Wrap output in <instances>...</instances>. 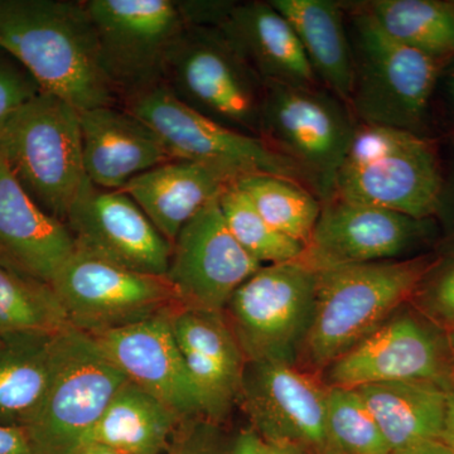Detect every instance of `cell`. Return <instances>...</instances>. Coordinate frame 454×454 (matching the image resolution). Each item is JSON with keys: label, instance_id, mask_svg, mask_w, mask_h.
I'll use <instances>...</instances> for the list:
<instances>
[{"label": "cell", "instance_id": "26", "mask_svg": "<svg viewBox=\"0 0 454 454\" xmlns=\"http://www.w3.org/2000/svg\"><path fill=\"white\" fill-rule=\"evenodd\" d=\"M55 336L0 337V426L26 429L40 413L52 378Z\"/></svg>", "mask_w": 454, "mask_h": 454}, {"label": "cell", "instance_id": "40", "mask_svg": "<svg viewBox=\"0 0 454 454\" xmlns=\"http://www.w3.org/2000/svg\"><path fill=\"white\" fill-rule=\"evenodd\" d=\"M442 441L448 446L454 448V379L447 387L446 420H444V432Z\"/></svg>", "mask_w": 454, "mask_h": 454}, {"label": "cell", "instance_id": "15", "mask_svg": "<svg viewBox=\"0 0 454 454\" xmlns=\"http://www.w3.org/2000/svg\"><path fill=\"white\" fill-rule=\"evenodd\" d=\"M65 223L76 249L139 273L168 271L172 247L124 191L95 186L86 177Z\"/></svg>", "mask_w": 454, "mask_h": 454}, {"label": "cell", "instance_id": "32", "mask_svg": "<svg viewBox=\"0 0 454 454\" xmlns=\"http://www.w3.org/2000/svg\"><path fill=\"white\" fill-rule=\"evenodd\" d=\"M219 205L230 232L260 264H280L300 258L303 245L269 225L234 182L221 192Z\"/></svg>", "mask_w": 454, "mask_h": 454}, {"label": "cell", "instance_id": "3", "mask_svg": "<svg viewBox=\"0 0 454 454\" xmlns=\"http://www.w3.org/2000/svg\"><path fill=\"white\" fill-rule=\"evenodd\" d=\"M442 182L437 138L357 122L330 199L434 219Z\"/></svg>", "mask_w": 454, "mask_h": 454}, {"label": "cell", "instance_id": "36", "mask_svg": "<svg viewBox=\"0 0 454 454\" xmlns=\"http://www.w3.org/2000/svg\"><path fill=\"white\" fill-rule=\"evenodd\" d=\"M439 104L454 136V59L446 66L439 79L434 103Z\"/></svg>", "mask_w": 454, "mask_h": 454}, {"label": "cell", "instance_id": "33", "mask_svg": "<svg viewBox=\"0 0 454 454\" xmlns=\"http://www.w3.org/2000/svg\"><path fill=\"white\" fill-rule=\"evenodd\" d=\"M41 92V86L26 67L0 49V129L20 107Z\"/></svg>", "mask_w": 454, "mask_h": 454}, {"label": "cell", "instance_id": "8", "mask_svg": "<svg viewBox=\"0 0 454 454\" xmlns=\"http://www.w3.org/2000/svg\"><path fill=\"white\" fill-rule=\"evenodd\" d=\"M128 381L89 333L53 339L52 378L40 413L25 429L35 454H70Z\"/></svg>", "mask_w": 454, "mask_h": 454}, {"label": "cell", "instance_id": "37", "mask_svg": "<svg viewBox=\"0 0 454 454\" xmlns=\"http://www.w3.org/2000/svg\"><path fill=\"white\" fill-rule=\"evenodd\" d=\"M0 454H35L25 429L0 426Z\"/></svg>", "mask_w": 454, "mask_h": 454}, {"label": "cell", "instance_id": "22", "mask_svg": "<svg viewBox=\"0 0 454 454\" xmlns=\"http://www.w3.org/2000/svg\"><path fill=\"white\" fill-rule=\"evenodd\" d=\"M74 252L66 223L42 210L0 160V265L51 286Z\"/></svg>", "mask_w": 454, "mask_h": 454}, {"label": "cell", "instance_id": "19", "mask_svg": "<svg viewBox=\"0 0 454 454\" xmlns=\"http://www.w3.org/2000/svg\"><path fill=\"white\" fill-rule=\"evenodd\" d=\"M170 325L201 415L223 419L239 400L247 364L225 313L182 307L170 315Z\"/></svg>", "mask_w": 454, "mask_h": 454}, {"label": "cell", "instance_id": "31", "mask_svg": "<svg viewBox=\"0 0 454 454\" xmlns=\"http://www.w3.org/2000/svg\"><path fill=\"white\" fill-rule=\"evenodd\" d=\"M380 429L355 389L327 387L325 454H389Z\"/></svg>", "mask_w": 454, "mask_h": 454}, {"label": "cell", "instance_id": "11", "mask_svg": "<svg viewBox=\"0 0 454 454\" xmlns=\"http://www.w3.org/2000/svg\"><path fill=\"white\" fill-rule=\"evenodd\" d=\"M98 59L119 103L162 85L170 47L186 28L176 0H83Z\"/></svg>", "mask_w": 454, "mask_h": 454}, {"label": "cell", "instance_id": "25", "mask_svg": "<svg viewBox=\"0 0 454 454\" xmlns=\"http://www.w3.org/2000/svg\"><path fill=\"white\" fill-rule=\"evenodd\" d=\"M390 452L442 439L447 389L437 382L390 381L357 387Z\"/></svg>", "mask_w": 454, "mask_h": 454}, {"label": "cell", "instance_id": "12", "mask_svg": "<svg viewBox=\"0 0 454 454\" xmlns=\"http://www.w3.org/2000/svg\"><path fill=\"white\" fill-rule=\"evenodd\" d=\"M51 286L71 327L89 334L170 315L184 307L167 277L130 270L79 249Z\"/></svg>", "mask_w": 454, "mask_h": 454}, {"label": "cell", "instance_id": "6", "mask_svg": "<svg viewBox=\"0 0 454 454\" xmlns=\"http://www.w3.org/2000/svg\"><path fill=\"white\" fill-rule=\"evenodd\" d=\"M162 85L210 121L262 139L265 83L215 27L182 31L167 56Z\"/></svg>", "mask_w": 454, "mask_h": 454}, {"label": "cell", "instance_id": "4", "mask_svg": "<svg viewBox=\"0 0 454 454\" xmlns=\"http://www.w3.org/2000/svg\"><path fill=\"white\" fill-rule=\"evenodd\" d=\"M354 88L349 110L361 124L381 125L433 136V103L441 74L439 61L399 43L352 5Z\"/></svg>", "mask_w": 454, "mask_h": 454}, {"label": "cell", "instance_id": "23", "mask_svg": "<svg viewBox=\"0 0 454 454\" xmlns=\"http://www.w3.org/2000/svg\"><path fill=\"white\" fill-rule=\"evenodd\" d=\"M229 184L206 167L173 160L137 176L121 191L138 203L172 247L188 221L219 199Z\"/></svg>", "mask_w": 454, "mask_h": 454}, {"label": "cell", "instance_id": "1", "mask_svg": "<svg viewBox=\"0 0 454 454\" xmlns=\"http://www.w3.org/2000/svg\"><path fill=\"white\" fill-rule=\"evenodd\" d=\"M0 49L79 112L119 106L83 0H0Z\"/></svg>", "mask_w": 454, "mask_h": 454}, {"label": "cell", "instance_id": "28", "mask_svg": "<svg viewBox=\"0 0 454 454\" xmlns=\"http://www.w3.org/2000/svg\"><path fill=\"white\" fill-rule=\"evenodd\" d=\"M352 5L399 43L439 61H453L454 0H370Z\"/></svg>", "mask_w": 454, "mask_h": 454}, {"label": "cell", "instance_id": "45", "mask_svg": "<svg viewBox=\"0 0 454 454\" xmlns=\"http://www.w3.org/2000/svg\"><path fill=\"white\" fill-rule=\"evenodd\" d=\"M453 450H454V448H453Z\"/></svg>", "mask_w": 454, "mask_h": 454}, {"label": "cell", "instance_id": "2", "mask_svg": "<svg viewBox=\"0 0 454 454\" xmlns=\"http://www.w3.org/2000/svg\"><path fill=\"white\" fill-rule=\"evenodd\" d=\"M437 260L428 254L317 273L312 321L300 348L307 365L325 369L378 330L413 297Z\"/></svg>", "mask_w": 454, "mask_h": 454}, {"label": "cell", "instance_id": "29", "mask_svg": "<svg viewBox=\"0 0 454 454\" xmlns=\"http://www.w3.org/2000/svg\"><path fill=\"white\" fill-rule=\"evenodd\" d=\"M234 184L269 225L306 247L312 238L322 201L310 188L273 175H252Z\"/></svg>", "mask_w": 454, "mask_h": 454}, {"label": "cell", "instance_id": "14", "mask_svg": "<svg viewBox=\"0 0 454 454\" xmlns=\"http://www.w3.org/2000/svg\"><path fill=\"white\" fill-rule=\"evenodd\" d=\"M434 219L330 199L298 262L310 270L393 260L428 240Z\"/></svg>", "mask_w": 454, "mask_h": 454}, {"label": "cell", "instance_id": "10", "mask_svg": "<svg viewBox=\"0 0 454 454\" xmlns=\"http://www.w3.org/2000/svg\"><path fill=\"white\" fill-rule=\"evenodd\" d=\"M317 273L298 260L262 265L223 309L245 360L294 363L309 333Z\"/></svg>", "mask_w": 454, "mask_h": 454}, {"label": "cell", "instance_id": "34", "mask_svg": "<svg viewBox=\"0 0 454 454\" xmlns=\"http://www.w3.org/2000/svg\"><path fill=\"white\" fill-rule=\"evenodd\" d=\"M422 286H426V301L430 309L454 325V256L438 258Z\"/></svg>", "mask_w": 454, "mask_h": 454}, {"label": "cell", "instance_id": "16", "mask_svg": "<svg viewBox=\"0 0 454 454\" xmlns=\"http://www.w3.org/2000/svg\"><path fill=\"white\" fill-rule=\"evenodd\" d=\"M260 267L230 232L216 199L179 232L166 277L186 309L223 310Z\"/></svg>", "mask_w": 454, "mask_h": 454}, {"label": "cell", "instance_id": "27", "mask_svg": "<svg viewBox=\"0 0 454 454\" xmlns=\"http://www.w3.org/2000/svg\"><path fill=\"white\" fill-rule=\"evenodd\" d=\"M179 422L177 415L160 400L128 380L80 444H104L136 454H164Z\"/></svg>", "mask_w": 454, "mask_h": 454}, {"label": "cell", "instance_id": "42", "mask_svg": "<svg viewBox=\"0 0 454 454\" xmlns=\"http://www.w3.org/2000/svg\"><path fill=\"white\" fill-rule=\"evenodd\" d=\"M262 454H309L307 450H301L292 444L265 443L262 442Z\"/></svg>", "mask_w": 454, "mask_h": 454}, {"label": "cell", "instance_id": "13", "mask_svg": "<svg viewBox=\"0 0 454 454\" xmlns=\"http://www.w3.org/2000/svg\"><path fill=\"white\" fill-rule=\"evenodd\" d=\"M325 394L327 387L294 363L249 361L238 402L265 443L325 454Z\"/></svg>", "mask_w": 454, "mask_h": 454}, {"label": "cell", "instance_id": "43", "mask_svg": "<svg viewBox=\"0 0 454 454\" xmlns=\"http://www.w3.org/2000/svg\"><path fill=\"white\" fill-rule=\"evenodd\" d=\"M450 348L454 356V327L452 333L450 334Z\"/></svg>", "mask_w": 454, "mask_h": 454}, {"label": "cell", "instance_id": "20", "mask_svg": "<svg viewBox=\"0 0 454 454\" xmlns=\"http://www.w3.org/2000/svg\"><path fill=\"white\" fill-rule=\"evenodd\" d=\"M79 114L83 170L95 186L122 190L137 176L173 160L157 133L124 107Z\"/></svg>", "mask_w": 454, "mask_h": 454}, {"label": "cell", "instance_id": "24", "mask_svg": "<svg viewBox=\"0 0 454 454\" xmlns=\"http://www.w3.org/2000/svg\"><path fill=\"white\" fill-rule=\"evenodd\" d=\"M288 20L317 80L349 109L354 88V53L343 4L333 0H270Z\"/></svg>", "mask_w": 454, "mask_h": 454}, {"label": "cell", "instance_id": "39", "mask_svg": "<svg viewBox=\"0 0 454 454\" xmlns=\"http://www.w3.org/2000/svg\"><path fill=\"white\" fill-rule=\"evenodd\" d=\"M389 454H454V450L442 439H433V441H424L413 446L393 450Z\"/></svg>", "mask_w": 454, "mask_h": 454}, {"label": "cell", "instance_id": "17", "mask_svg": "<svg viewBox=\"0 0 454 454\" xmlns=\"http://www.w3.org/2000/svg\"><path fill=\"white\" fill-rule=\"evenodd\" d=\"M328 369V387L343 389L390 381L437 382L447 389L454 379L441 340L411 315L391 316Z\"/></svg>", "mask_w": 454, "mask_h": 454}, {"label": "cell", "instance_id": "44", "mask_svg": "<svg viewBox=\"0 0 454 454\" xmlns=\"http://www.w3.org/2000/svg\"><path fill=\"white\" fill-rule=\"evenodd\" d=\"M0 342H2V339H0Z\"/></svg>", "mask_w": 454, "mask_h": 454}, {"label": "cell", "instance_id": "9", "mask_svg": "<svg viewBox=\"0 0 454 454\" xmlns=\"http://www.w3.org/2000/svg\"><path fill=\"white\" fill-rule=\"evenodd\" d=\"M119 106L157 133L172 160L200 164L229 182L273 175L309 188L301 170L264 140L210 121L178 101L163 85L124 98Z\"/></svg>", "mask_w": 454, "mask_h": 454}, {"label": "cell", "instance_id": "38", "mask_svg": "<svg viewBox=\"0 0 454 454\" xmlns=\"http://www.w3.org/2000/svg\"><path fill=\"white\" fill-rule=\"evenodd\" d=\"M223 454H262V441L253 429L239 433Z\"/></svg>", "mask_w": 454, "mask_h": 454}, {"label": "cell", "instance_id": "35", "mask_svg": "<svg viewBox=\"0 0 454 454\" xmlns=\"http://www.w3.org/2000/svg\"><path fill=\"white\" fill-rule=\"evenodd\" d=\"M448 146L450 149L448 158L444 157L441 152L443 182H442L441 196H439L435 217L454 220V136H450V142Z\"/></svg>", "mask_w": 454, "mask_h": 454}, {"label": "cell", "instance_id": "30", "mask_svg": "<svg viewBox=\"0 0 454 454\" xmlns=\"http://www.w3.org/2000/svg\"><path fill=\"white\" fill-rule=\"evenodd\" d=\"M71 327L50 284L0 265V337L55 336Z\"/></svg>", "mask_w": 454, "mask_h": 454}, {"label": "cell", "instance_id": "18", "mask_svg": "<svg viewBox=\"0 0 454 454\" xmlns=\"http://www.w3.org/2000/svg\"><path fill=\"white\" fill-rule=\"evenodd\" d=\"M170 315L90 336L128 380L184 420L201 415V408L173 334Z\"/></svg>", "mask_w": 454, "mask_h": 454}, {"label": "cell", "instance_id": "21", "mask_svg": "<svg viewBox=\"0 0 454 454\" xmlns=\"http://www.w3.org/2000/svg\"><path fill=\"white\" fill-rule=\"evenodd\" d=\"M214 27L262 82L322 86L294 29L270 2H226Z\"/></svg>", "mask_w": 454, "mask_h": 454}, {"label": "cell", "instance_id": "7", "mask_svg": "<svg viewBox=\"0 0 454 454\" xmlns=\"http://www.w3.org/2000/svg\"><path fill=\"white\" fill-rule=\"evenodd\" d=\"M356 128L351 110L321 86L265 83L260 138L301 170L322 202L333 195Z\"/></svg>", "mask_w": 454, "mask_h": 454}, {"label": "cell", "instance_id": "41", "mask_svg": "<svg viewBox=\"0 0 454 454\" xmlns=\"http://www.w3.org/2000/svg\"><path fill=\"white\" fill-rule=\"evenodd\" d=\"M70 454H136L116 450V448L104 446L98 443H82L74 448Z\"/></svg>", "mask_w": 454, "mask_h": 454}, {"label": "cell", "instance_id": "5", "mask_svg": "<svg viewBox=\"0 0 454 454\" xmlns=\"http://www.w3.org/2000/svg\"><path fill=\"white\" fill-rule=\"evenodd\" d=\"M0 160L42 210L65 223L86 178L79 110L42 91L3 125Z\"/></svg>", "mask_w": 454, "mask_h": 454}]
</instances>
